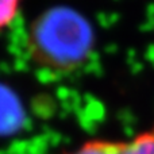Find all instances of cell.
Segmentation results:
<instances>
[{"instance_id": "obj_3", "label": "cell", "mask_w": 154, "mask_h": 154, "mask_svg": "<svg viewBox=\"0 0 154 154\" xmlns=\"http://www.w3.org/2000/svg\"><path fill=\"white\" fill-rule=\"evenodd\" d=\"M22 4L23 0H0V32L15 22Z\"/></svg>"}, {"instance_id": "obj_1", "label": "cell", "mask_w": 154, "mask_h": 154, "mask_svg": "<svg viewBox=\"0 0 154 154\" xmlns=\"http://www.w3.org/2000/svg\"><path fill=\"white\" fill-rule=\"evenodd\" d=\"M95 45L88 19L75 8L56 5L31 20L26 50L37 66L51 72H72L85 64Z\"/></svg>"}, {"instance_id": "obj_2", "label": "cell", "mask_w": 154, "mask_h": 154, "mask_svg": "<svg viewBox=\"0 0 154 154\" xmlns=\"http://www.w3.org/2000/svg\"><path fill=\"white\" fill-rule=\"evenodd\" d=\"M57 154H154V123L130 138L88 139Z\"/></svg>"}]
</instances>
